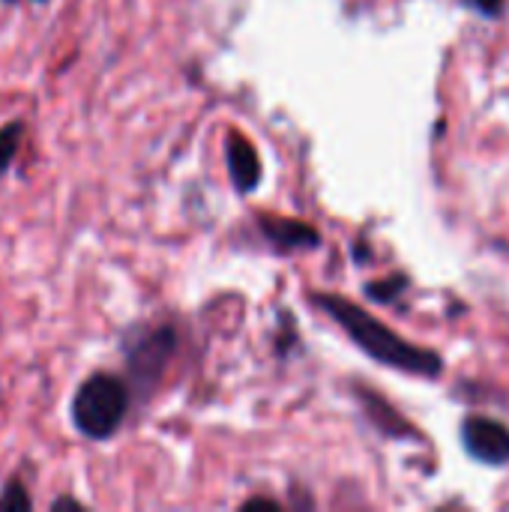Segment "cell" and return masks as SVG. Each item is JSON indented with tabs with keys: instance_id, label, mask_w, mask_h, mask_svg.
I'll return each instance as SVG.
<instances>
[{
	"instance_id": "obj_1",
	"label": "cell",
	"mask_w": 509,
	"mask_h": 512,
	"mask_svg": "<svg viewBox=\"0 0 509 512\" xmlns=\"http://www.w3.org/2000/svg\"><path fill=\"white\" fill-rule=\"evenodd\" d=\"M318 303L345 327V333L369 354L375 357L378 363H387V366H396L402 372H411V375H426V378H435L441 372V360L432 354V351H423L411 342H405L402 336H396L393 330H387L384 324H378L369 312H363L360 306L342 300V297H330V294H321Z\"/></svg>"
},
{
	"instance_id": "obj_2",
	"label": "cell",
	"mask_w": 509,
	"mask_h": 512,
	"mask_svg": "<svg viewBox=\"0 0 509 512\" xmlns=\"http://www.w3.org/2000/svg\"><path fill=\"white\" fill-rule=\"evenodd\" d=\"M129 408V390L114 375H90L72 399V423L90 441L111 438Z\"/></svg>"
},
{
	"instance_id": "obj_3",
	"label": "cell",
	"mask_w": 509,
	"mask_h": 512,
	"mask_svg": "<svg viewBox=\"0 0 509 512\" xmlns=\"http://www.w3.org/2000/svg\"><path fill=\"white\" fill-rule=\"evenodd\" d=\"M462 441H465V450L477 462H486V465H507L509 462V429L495 420L471 417L462 426Z\"/></svg>"
},
{
	"instance_id": "obj_4",
	"label": "cell",
	"mask_w": 509,
	"mask_h": 512,
	"mask_svg": "<svg viewBox=\"0 0 509 512\" xmlns=\"http://www.w3.org/2000/svg\"><path fill=\"white\" fill-rule=\"evenodd\" d=\"M171 351H174V333H171V330H156V333H150L147 339H141V342L129 351L132 375H135L138 381H153V378L162 372V366H165V360H168Z\"/></svg>"
},
{
	"instance_id": "obj_5",
	"label": "cell",
	"mask_w": 509,
	"mask_h": 512,
	"mask_svg": "<svg viewBox=\"0 0 509 512\" xmlns=\"http://www.w3.org/2000/svg\"><path fill=\"white\" fill-rule=\"evenodd\" d=\"M228 168L231 177L237 183L240 192H252L261 180V162L255 147L243 138V135H231L228 138Z\"/></svg>"
},
{
	"instance_id": "obj_6",
	"label": "cell",
	"mask_w": 509,
	"mask_h": 512,
	"mask_svg": "<svg viewBox=\"0 0 509 512\" xmlns=\"http://www.w3.org/2000/svg\"><path fill=\"white\" fill-rule=\"evenodd\" d=\"M264 231L282 246V249H297V246H318V231H312L303 222H285V219H264Z\"/></svg>"
},
{
	"instance_id": "obj_7",
	"label": "cell",
	"mask_w": 509,
	"mask_h": 512,
	"mask_svg": "<svg viewBox=\"0 0 509 512\" xmlns=\"http://www.w3.org/2000/svg\"><path fill=\"white\" fill-rule=\"evenodd\" d=\"M21 135H24V126L15 120V123H6L0 129V174L12 165L15 153H18V144H21Z\"/></svg>"
},
{
	"instance_id": "obj_8",
	"label": "cell",
	"mask_w": 509,
	"mask_h": 512,
	"mask_svg": "<svg viewBox=\"0 0 509 512\" xmlns=\"http://www.w3.org/2000/svg\"><path fill=\"white\" fill-rule=\"evenodd\" d=\"M0 510H30V498L18 480H9L0 495Z\"/></svg>"
},
{
	"instance_id": "obj_9",
	"label": "cell",
	"mask_w": 509,
	"mask_h": 512,
	"mask_svg": "<svg viewBox=\"0 0 509 512\" xmlns=\"http://www.w3.org/2000/svg\"><path fill=\"white\" fill-rule=\"evenodd\" d=\"M474 6H477L480 12H486V15H498L501 6H504V0H474Z\"/></svg>"
},
{
	"instance_id": "obj_10",
	"label": "cell",
	"mask_w": 509,
	"mask_h": 512,
	"mask_svg": "<svg viewBox=\"0 0 509 512\" xmlns=\"http://www.w3.org/2000/svg\"><path fill=\"white\" fill-rule=\"evenodd\" d=\"M60 507H81L75 498H57L54 504H51V510H60Z\"/></svg>"
},
{
	"instance_id": "obj_11",
	"label": "cell",
	"mask_w": 509,
	"mask_h": 512,
	"mask_svg": "<svg viewBox=\"0 0 509 512\" xmlns=\"http://www.w3.org/2000/svg\"><path fill=\"white\" fill-rule=\"evenodd\" d=\"M36 3H45V0H36Z\"/></svg>"
}]
</instances>
